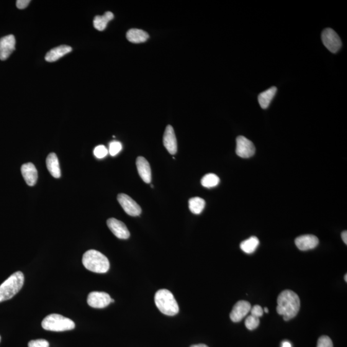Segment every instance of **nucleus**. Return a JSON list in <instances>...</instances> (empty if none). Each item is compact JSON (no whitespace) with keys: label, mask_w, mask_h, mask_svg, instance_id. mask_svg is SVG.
Masks as SVG:
<instances>
[{"label":"nucleus","mask_w":347,"mask_h":347,"mask_svg":"<svg viewBox=\"0 0 347 347\" xmlns=\"http://www.w3.org/2000/svg\"><path fill=\"white\" fill-rule=\"evenodd\" d=\"M136 164L141 178L146 184H150L152 179L151 169L148 160L144 157L139 156L136 159Z\"/></svg>","instance_id":"dca6fc26"},{"label":"nucleus","mask_w":347,"mask_h":347,"mask_svg":"<svg viewBox=\"0 0 347 347\" xmlns=\"http://www.w3.org/2000/svg\"><path fill=\"white\" fill-rule=\"evenodd\" d=\"M72 48L68 45H61L51 49L45 56V60L50 63L59 60L66 54L71 52Z\"/></svg>","instance_id":"f3484780"},{"label":"nucleus","mask_w":347,"mask_h":347,"mask_svg":"<svg viewBox=\"0 0 347 347\" xmlns=\"http://www.w3.org/2000/svg\"><path fill=\"white\" fill-rule=\"evenodd\" d=\"M259 244V239L256 238V236H253L242 242L240 247L244 253L251 254L256 250Z\"/></svg>","instance_id":"4be33fe9"},{"label":"nucleus","mask_w":347,"mask_h":347,"mask_svg":"<svg viewBox=\"0 0 347 347\" xmlns=\"http://www.w3.org/2000/svg\"><path fill=\"white\" fill-rule=\"evenodd\" d=\"M118 202L126 213L131 216L140 215L141 213V208L137 203L132 198L125 194L118 195Z\"/></svg>","instance_id":"1a4fd4ad"},{"label":"nucleus","mask_w":347,"mask_h":347,"mask_svg":"<svg viewBox=\"0 0 347 347\" xmlns=\"http://www.w3.org/2000/svg\"><path fill=\"white\" fill-rule=\"evenodd\" d=\"M321 40L324 46L332 53H337L341 47V41L339 35L332 28H328L321 33Z\"/></svg>","instance_id":"423d86ee"},{"label":"nucleus","mask_w":347,"mask_h":347,"mask_svg":"<svg viewBox=\"0 0 347 347\" xmlns=\"http://www.w3.org/2000/svg\"><path fill=\"white\" fill-rule=\"evenodd\" d=\"M277 304V313L283 316L285 321L290 320L299 312L300 298L292 290H285L278 297Z\"/></svg>","instance_id":"f257e3e1"},{"label":"nucleus","mask_w":347,"mask_h":347,"mask_svg":"<svg viewBox=\"0 0 347 347\" xmlns=\"http://www.w3.org/2000/svg\"><path fill=\"white\" fill-rule=\"evenodd\" d=\"M251 315L255 316V317L260 318L261 316H263L264 310L262 309V308L261 306L256 305L253 306V307L251 308L250 310Z\"/></svg>","instance_id":"c756f323"},{"label":"nucleus","mask_w":347,"mask_h":347,"mask_svg":"<svg viewBox=\"0 0 347 347\" xmlns=\"http://www.w3.org/2000/svg\"><path fill=\"white\" fill-rule=\"evenodd\" d=\"M22 176L28 186H34L37 182L38 174L34 165L32 163L23 164L21 168Z\"/></svg>","instance_id":"2eb2a0df"},{"label":"nucleus","mask_w":347,"mask_h":347,"mask_svg":"<svg viewBox=\"0 0 347 347\" xmlns=\"http://www.w3.org/2000/svg\"><path fill=\"white\" fill-rule=\"evenodd\" d=\"M277 92V87L273 86L270 87L269 89L259 94L258 97L259 102L262 109H267L269 107L270 103H271L272 99H273Z\"/></svg>","instance_id":"aec40b11"},{"label":"nucleus","mask_w":347,"mask_h":347,"mask_svg":"<svg viewBox=\"0 0 347 347\" xmlns=\"http://www.w3.org/2000/svg\"><path fill=\"white\" fill-rule=\"evenodd\" d=\"M0 341H1V336H0Z\"/></svg>","instance_id":"e433bc0d"},{"label":"nucleus","mask_w":347,"mask_h":347,"mask_svg":"<svg viewBox=\"0 0 347 347\" xmlns=\"http://www.w3.org/2000/svg\"><path fill=\"white\" fill-rule=\"evenodd\" d=\"M220 182V177L217 175L212 173L206 174L203 177L202 181H200L203 187L208 188V189L217 186Z\"/></svg>","instance_id":"b1692460"},{"label":"nucleus","mask_w":347,"mask_h":347,"mask_svg":"<svg viewBox=\"0 0 347 347\" xmlns=\"http://www.w3.org/2000/svg\"><path fill=\"white\" fill-rule=\"evenodd\" d=\"M107 225L112 233L120 239H127L130 236V231L125 224L115 218H110L107 221Z\"/></svg>","instance_id":"9b49d317"},{"label":"nucleus","mask_w":347,"mask_h":347,"mask_svg":"<svg viewBox=\"0 0 347 347\" xmlns=\"http://www.w3.org/2000/svg\"><path fill=\"white\" fill-rule=\"evenodd\" d=\"M108 153L109 152H108L107 148L102 145L97 146L94 151L95 157L99 159L104 158V157L107 155Z\"/></svg>","instance_id":"bb28decb"},{"label":"nucleus","mask_w":347,"mask_h":347,"mask_svg":"<svg viewBox=\"0 0 347 347\" xmlns=\"http://www.w3.org/2000/svg\"><path fill=\"white\" fill-rule=\"evenodd\" d=\"M15 39L9 35L0 39V60L5 61L15 50Z\"/></svg>","instance_id":"f8f14e48"},{"label":"nucleus","mask_w":347,"mask_h":347,"mask_svg":"<svg viewBox=\"0 0 347 347\" xmlns=\"http://www.w3.org/2000/svg\"><path fill=\"white\" fill-rule=\"evenodd\" d=\"M205 200L199 197H192L189 200V207L194 214H200L205 207Z\"/></svg>","instance_id":"5701e85b"},{"label":"nucleus","mask_w":347,"mask_h":347,"mask_svg":"<svg viewBox=\"0 0 347 347\" xmlns=\"http://www.w3.org/2000/svg\"><path fill=\"white\" fill-rule=\"evenodd\" d=\"M46 167L51 176L55 178H59L61 176L60 166L58 156L55 153H50L46 158Z\"/></svg>","instance_id":"a211bd4d"},{"label":"nucleus","mask_w":347,"mask_h":347,"mask_svg":"<svg viewBox=\"0 0 347 347\" xmlns=\"http://www.w3.org/2000/svg\"><path fill=\"white\" fill-rule=\"evenodd\" d=\"M122 149V143L117 141H113L109 144V153L111 156L117 155Z\"/></svg>","instance_id":"a878e982"},{"label":"nucleus","mask_w":347,"mask_h":347,"mask_svg":"<svg viewBox=\"0 0 347 347\" xmlns=\"http://www.w3.org/2000/svg\"><path fill=\"white\" fill-rule=\"evenodd\" d=\"M163 145L169 153L172 155L176 154L177 151V144L176 135L173 127L171 125H167L163 135Z\"/></svg>","instance_id":"ddd939ff"},{"label":"nucleus","mask_w":347,"mask_h":347,"mask_svg":"<svg viewBox=\"0 0 347 347\" xmlns=\"http://www.w3.org/2000/svg\"><path fill=\"white\" fill-rule=\"evenodd\" d=\"M259 318L253 315L248 316L246 319L245 325L249 330L252 331L258 327L259 325Z\"/></svg>","instance_id":"393cba45"},{"label":"nucleus","mask_w":347,"mask_h":347,"mask_svg":"<svg viewBox=\"0 0 347 347\" xmlns=\"http://www.w3.org/2000/svg\"><path fill=\"white\" fill-rule=\"evenodd\" d=\"M344 280H345V282H347V275H345V276L344 277Z\"/></svg>","instance_id":"c9c22d12"},{"label":"nucleus","mask_w":347,"mask_h":347,"mask_svg":"<svg viewBox=\"0 0 347 347\" xmlns=\"http://www.w3.org/2000/svg\"><path fill=\"white\" fill-rule=\"evenodd\" d=\"M112 298L104 292L94 291L87 296V302L90 307L97 308L106 307L112 303Z\"/></svg>","instance_id":"6e6552de"},{"label":"nucleus","mask_w":347,"mask_h":347,"mask_svg":"<svg viewBox=\"0 0 347 347\" xmlns=\"http://www.w3.org/2000/svg\"><path fill=\"white\" fill-rule=\"evenodd\" d=\"M30 3V0H17L16 6L19 9H24L29 5Z\"/></svg>","instance_id":"7c9ffc66"},{"label":"nucleus","mask_w":347,"mask_h":347,"mask_svg":"<svg viewBox=\"0 0 347 347\" xmlns=\"http://www.w3.org/2000/svg\"><path fill=\"white\" fill-rule=\"evenodd\" d=\"M154 301L156 307L164 315L174 316L179 312V306L174 295L167 289H160L156 292Z\"/></svg>","instance_id":"20e7f679"},{"label":"nucleus","mask_w":347,"mask_h":347,"mask_svg":"<svg viewBox=\"0 0 347 347\" xmlns=\"http://www.w3.org/2000/svg\"><path fill=\"white\" fill-rule=\"evenodd\" d=\"M282 347H292L291 344L288 341H284L282 344Z\"/></svg>","instance_id":"473e14b6"},{"label":"nucleus","mask_w":347,"mask_h":347,"mask_svg":"<svg viewBox=\"0 0 347 347\" xmlns=\"http://www.w3.org/2000/svg\"><path fill=\"white\" fill-rule=\"evenodd\" d=\"M25 277L22 272L17 271L10 275L0 285V303L11 299L22 289Z\"/></svg>","instance_id":"7ed1b4c3"},{"label":"nucleus","mask_w":347,"mask_h":347,"mask_svg":"<svg viewBox=\"0 0 347 347\" xmlns=\"http://www.w3.org/2000/svg\"><path fill=\"white\" fill-rule=\"evenodd\" d=\"M82 264L85 268L97 273H105L110 267L107 257L95 249H90L83 254Z\"/></svg>","instance_id":"f03ea898"},{"label":"nucleus","mask_w":347,"mask_h":347,"mask_svg":"<svg viewBox=\"0 0 347 347\" xmlns=\"http://www.w3.org/2000/svg\"><path fill=\"white\" fill-rule=\"evenodd\" d=\"M41 325L45 330L53 332L70 331L76 327V324L70 319L58 314L46 316Z\"/></svg>","instance_id":"39448f33"},{"label":"nucleus","mask_w":347,"mask_h":347,"mask_svg":"<svg viewBox=\"0 0 347 347\" xmlns=\"http://www.w3.org/2000/svg\"><path fill=\"white\" fill-rule=\"evenodd\" d=\"M251 305L247 301H239L234 305L230 313V319L233 322H239L250 312Z\"/></svg>","instance_id":"9d476101"},{"label":"nucleus","mask_w":347,"mask_h":347,"mask_svg":"<svg viewBox=\"0 0 347 347\" xmlns=\"http://www.w3.org/2000/svg\"><path fill=\"white\" fill-rule=\"evenodd\" d=\"M127 40L133 43H141L145 42L149 36L148 33L142 30L133 28L128 31L126 34Z\"/></svg>","instance_id":"6ab92c4d"},{"label":"nucleus","mask_w":347,"mask_h":347,"mask_svg":"<svg viewBox=\"0 0 347 347\" xmlns=\"http://www.w3.org/2000/svg\"><path fill=\"white\" fill-rule=\"evenodd\" d=\"M341 238L344 243L347 244V232L346 231H344L341 233Z\"/></svg>","instance_id":"2f4dec72"},{"label":"nucleus","mask_w":347,"mask_h":347,"mask_svg":"<svg viewBox=\"0 0 347 347\" xmlns=\"http://www.w3.org/2000/svg\"><path fill=\"white\" fill-rule=\"evenodd\" d=\"M190 347H208L207 345H206L205 344H194V345H192Z\"/></svg>","instance_id":"72a5a7b5"},{"label":"nucleus","mask_w":347,"mask_h":347,"mask_svg":"<svg viewBox=\"0 0 347 347\" xmlns=\"http://www.w3.org/2000/svg\"><path fill=\"white\" fill-rule=\"evenodd\" d=\"M236 154L243 158H248L255 153V148L251 141L243 136H239L236 140Z\"/></svg>","instance_id":"0eeeda50"},{"label":"nucleus","mask_w":347,"mask_h":347,"mask_svg":"<svg viewBox=\"0 0 347 347\" xmlns=\"http://www.w3.org/2000/svg\"><path fill=\"white\" fill-rule=\"evenodd\" d=\"M28 347H49L50 344H49L48 341L45 340V339H35V340H32L29 342L28 344Z\"/></svg>","instance_id":"c85d7f7f"},{"label":"nucleus","mask_w":347,"mask_h":347,"mask_svg":"<svg viewBox=\"0 0 347 347\" xmlns=\"http://www.w3.org/2000/svg\"><path fill=\"white\" fill-rule=\"evenodd\" d=\"M317 347H333V341L328 336H321L318 339Z\"/></svg>","instance_id":"cd10ccee"},{"label":"nucleus","mask_w":347,"mask_h":347,"mask_svg":"<svg viewBox=\"0 0 347 347\" xmlns=\"http://www.w3.org/2000/svg\"><path fill=\"white\" fill-rule=\"evenodd\" d=\"M317 236L313 235H304L295 239V244L302 251H307L315 248L318 245Z\"/></svg>","instance_id":"4468645a"},{"label":"nucleus","mask_w":347,"mask_h":347,"mask_svg":"<svg viewBox=\"0 0 347 347\" xmlns=\"http://www.w3.org/2000/svg\"><path fill=\"white\" fill-rule=\"evenodd\" d=\"M264 311L265 313H268L269 312L268 308H267V307H265L264 308Z\"/></svg>","instance_id":"f704fd0d"},{"label":"nucleus","mask_w":347,"mask_h":347,"mask_svg":"<svg viewBox=\"0 0 347 347\" xmlns=\"http://www.w3.org/2000/svg\"><path fill=\"white\" fill-rule=\"evenodd\" d=\"M114 18L112 12H106L103 15H97L94 20V26L97 30L103 31L107 27L108 22Z\"/></svg>","instance_id":"412c9836"}]
</instances>
